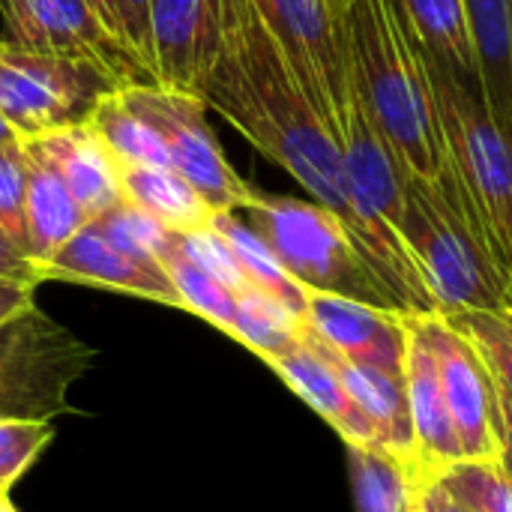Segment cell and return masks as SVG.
Returning <instances> with one entry per match:
<instances>
[{"instance_id": "4dcf8cb0", "label": "cell", "mask_w": 512, "mask_h": 512, "mask_svg": "<svg viewBox=\"0 0 512 512\" xmlns=\"http://www.w3.org/2000/svg\"><path fill=\"white\" fill-rule=\"evenodd\" d=\"M51 438V420H0V495L9 498L12 486L33 468Z\"/></svg>"}, {"instance_id": "277c9868", "label": "cell", "mask_w": 512, "mask_h": 512, "mask_svg": "<svg viewBox=\"0 0 512 512\" xmlns=\"http://www.w3.org/2000/svg\"><path fill=\"white\" fill-rule=\"evenodd\" d=\"M420 54L432 81L447 162L468 192L498 261L512 276V138L495 120L483 87L465 84L423 48Z\"/></svg>"}, {"instance_id": "ac0fdd59", "label": "cell", "mask_w": 512, "mask_h": 512, "mask_svg": "<svg viewBox=\"0 0 512 512\" xmlns=\"http://www.w3.org/2000/svg\"><path fill=\"white\" fill-rule=\"evenodd\" d=\"M312 411H318L342 438L345 444H366L381 447L375 426L369 417L357 408V402L348 396L342 378L336 375L333 363L324 357V351L315 345L309 327L303 330V342L267 363Z\"/></svg>"}, {"instance_id": "9a60e30c", "label": "cell", "mask_w": 512, "mask_h": 512, "mask_svg": "<svg viewBox=\"0 0 512 512\" xmlns=\"http://www.w3.org/2000/svg\"><path fill=\"white\" fill-rule=\"evenodd\" d=\"M408 360H405V381H408V408L411 426L417 441V477L423 486L438 483L450 465L462 462V444L444 399V387L438 378L435 354L426 336L417 330L414 318H408Z\"/></svg>"}, {"instance_id": "cb8c5ba5", "label": "cell", "mask_w": 512, "mask_h": 512, "mask_svg": "<svg viewBox=\"0 0 512 512\" xmlns=\"http://www.w3.org/2000/svg\"><path fill=\"white\" fill-rule=\"evenodd\" d=\"M237 210H219L210 222V228L228 243V249L234 252L249 288L270 294L273 300L285 303L291 312H297L300 318H306V306H309V291L282 267V261L276 258V252L267 246V240L246 222H240L234 216Z\"/></svg>"}, {"instance_id": "3957f363", "label": "cell", "mask_w": 512, "mask_h": 512, "mask_svg": "<svg viewBox=\"0 0 512 512\" xmlns=\"http://www.w3.org/2000/svg\"><path fill=\"white\" fill-rule=\"evenodd\" d=\"M399 237L414 255L441 315L510 309L512 276L450 162L435 177L408 174Z\"/></svg>"}, {"instance_id": "1f68e13d", "label": "cell", "mask_w": 512, "mask_h": 512, "mask_svg": "<svg viewBox=\"0 0 512 512\" xmlns=\"http://www.w3.org/2000/svg\"><path fill=\"white\" fill-rule=\"evenodd\" d=\"M30 177V153L24 138L0 147V228L27 252V228H24V195Z\"/></svg>"}, {"instance_id": "60d3db41", "label": "cell", "mask_w": 512, "mask_h": 512, "mask_svg": "<svg viewBox=\"0 0 512 512\" xmlns=\"http://www.w3.org/2000/svg\"><path fill=\"white\" fill-rule=\"evenodd\" d=\"M354 0H327V6L333 9V12H339V15H345V9L351 6Z\"/></svg>"}, {"instance_id": "4fadbf2b", "label": "cell", "mask_w": 512, "mask_h": 512, "mask_svg": "<svg viewBox=\"0 0 512 512\" xmlns=\"http://www.w3.org/2000/svg\"><path fill=\"white\" fill-rule=\"evenodd\" d=\"M306 324L336 354L354 363L378 366L387 372H405L411 342L408 315L345 300L336 294H309Z\"/></svg>"}, {"instance_id": "52a82bcc", "label": "cell", "mask_w": 512, "mask_h": 512, "mask_svg": "<svg viewBox=\"0 0 512 512\" xmlns=\"http://www.w3.org/2000/svg\"><path fill=\"white\" fill-rule=\"evenodd\" d=\"M96 363L72 330L30 306L0 327V420H57L69 393Z\"/></svg>"}, {"instance_id": "74e56055", "label": "cell", "mask_w": 512, "mask_h": 512, "mask_svg": "<svg viewBox=\"0 0 512 512\" xmlns=\"http://www.w3.org/2000/svg\"><path fill=\"white\" fill-rule=\"evenodd\" d=\"M420 512H474L471 507H465L459 498H453L441 483H432L423 498H420Z\"/></svg>"}, {"instance_id": "ab89813d", "label": "cell", "mask_w": 512, "mask_h": 512, "mask_svg": "<svg viewBox=\"0 0 512 512\" xmlns=\"http://www.w3.org/2000/svg\"><path fill=\"white\" fill-rule=\"evenodd\" d=\"M18 138H21V135H18V129H15V126L0 114V147H3V144H9V141H18Z\"/></svg>"}, {"instance_id": "d6986e66", "label": "cell", "mask_w": 512, "mask_h": 512, "mask_svg": "<svg viewBox=\"0 0 512 512\" xmlns=\"http://www.w3.org/2000/svg\"><path fill=\"white\" fill-rule=\"evenodd\" d=\"M27 147V144H24ZM30 153V150H27ZM87 213L78 207L60 174L30 153V177L24 195V228H27V255L42 267L87 225Z\"/></svg>"}, {"instance_id": "5b68a950", "label": "cell", "mask_w": 512, "mask_h": 512, "mask_svg": "<svg viewBox=\"0 0 512 512\" xmlns=\"http://www.w3.org/2000/svg\"><path fill=\"white\" fill-rule=\"evenodd\" d=\"M243 210L249 213V225L309 294H336L399 312L390 291L357 249L348 225L330 207L252 192Z\"/></svg>"}, {"instance_id": "d6a6232c", "label": "cell", "mask_w": 512, "mask_h": 512, "mask_svg": "<svg viewBox=\"0 0 512 512\" xmlns=\"http://www.w3.org/2000/svg\"><path fill=\"white\" fill-rule=\"evenodd\" d=\"M177 246L180 252L195 261L201 270H207L210 276H216L222 285H228L234 294L246 291L249 282L234 258V252L228 249V243L213 231V228H198V231H183L177 234Z\"/></svg>"}, {"instance_id": "ffe728a7", "label": "cell", "mask_w": 512, "mask_h": 512, "mask_svg": "<svg viewBox=\"0 0 512 512\" xmlns=\"http://www.w3.org/2000/svg\"><path fill=\"white\" fill-rule=\"evenodd\" d=\"M486 102L512 138V0H462Z\"/></svg>"}, {"instance_id": "2e32d148", "label": "cell", "mask_w": 512, "mask_h": 512, "mask_svg": "<svg viewBox=\"0 0 512 512\" xmlns=\"http://www.w3.org/2000/svg\"><path fill=\"white\" fill-rule=\"evenodd\" d=\"M24 144L30 153L45 159L60 174V180L66 183V189L72 192V198L78 201L90 222L108 213L114 204H120L123 195L117 162L111 159L108 147L102 144L90 123L24 135Z\"/></svg>"}, {"instance_id": "44dd1931", "label": "cell", "mask_w": 512, "mask_h": 512, "mask_svg": "<svg viewBox=\"0 0 512 512\" xmlns=\"http://www.w3.org/2000/svg\"><path fill=\"white\" fill-rule=\"evenodd\" d=\"M120 174V195L132 207L144 210L156 222H162L168 231H198L210 228L213 210L207 198L183 180L174 168H156V165H129L117 168Z\"/></svg>"}, {"instance_id": "b9f144b4", "label": "cell", "mask_w": 512, "mask_h": 512, "mask_svg": "<svg viewBox=\"0 0 512 512\" xmlns=\"http://www.w3.org/2000/svg\"><path fill=\"white\" fill-rule=\"evenodd\" d=\"M0 512H15V507L9 504V498H6V495H0Z\"/></svg>"}, {"instance_id": "f546056e", "label": "cell", "mask_w": 512, "mask_h": 512, "mask_svg": "<svg viewBox=\"0 0 512 512\" xmlns=\"http://www.w3.org/2000/svg\"><path fill=\"white\" fill-rule=\"evenodd\" d=\"M93 225H99L102 234L120 249L141 255V258H153V261H159L174 240V231H168L162 222H156L153 216H147L144 210L132 207L123 198L108 213L93 219Z\"/></svg>"}, {"instance_id": "8fae6325", "label": "cell", "mask_w": 512, "mask_h": 512, "mask_svg": "<svg viewBox=\"0 0 512 512\" xmlns=\"http://www.w3.org/2000/svg\"><path fill=\"white\" fill-rule=\"evenodd\" d=\"M12 42L33 51L93 57L126 84H159L156 75L96 18L87 0H0Z\"/></svg>"}, {"instance_id": "83f0119b", "label": "cell", "mask_w": 512, "mask_h": 512, "mask_svg": "<svg viewBox=\"0 0 512 512\" xmlns=\"http://www.w3.org/2000/svg\"><path fill=\"white\" fill-rule=\"evenodd\" d=\"M444 318L477 348L498 390L512 396V309H468Z\"/></svg>"}, {"instance_id": "f1b7e54d", "label": "cell", "mask_w": 512, "mask_h": 512, "mask_svg": "<svg viewBox=\"0 0 512 512\" xmlns=\"http://www.w3.org/2000/svg\"><path fill=\"white\" fill-rule=\"evenodd\" d=\"M438 483L474 512H512V480L498 459H462Z\"/></svg>"}, {"instance_id": "d4e9b609", "label": "cell", "mask_w": 512, "mask_h": 512, "mask_svg": "<svg viewBox=\"0 0 512 512\" xmlns=\"http://www.w3.org/2000/svg\"><path fill=\"white\" fill-rule=\"evenodd\" d=\"M303 330H306V318H300L270 294L246 288L237 294V312L228 336L246 345L264 363H270L273 357L294 351L303 342Z\"/></svg>"}, {"instance_id": "836d02e7", "label": "cell", "mask_w": 512, "mask_h": 512, "mask_svg": "<svg viewBox=\"0 0 512 512\" xmlns=\"http://www.w3.org/2000/svg\"><path fill=\"white\" fill-rule=\"evenodd\" d=\"M120 27L123 45L156 75L153 69V0H108Z\"/></svg>"}, {"instance_id": "f35d334b", "label": "cell", "mask_w": 512, "mask_h": 512, "mask_svg": "<svg viewBox=\"0 0 512 512\" xmlns=\"http://www.w3.org/2000/svg\"><path fill=\"white\" fill-rule=\"evenodd\" d=\"M87 6H90V9L96 12V18L120 39V27H117V18H114V12H111V3H108V0H87ZM120 42H123V39H120Z\"/></svg>"}, {"instance_id": "8992f818", "label": "cell", "mask_w": 512, "mask_h": 512, "mask_svg": "<svg viewBox=\"0 0 512 512\" xmlns=\"http://www.w3.org/2000/svg\"><path fill=\"white\" fill-rule=\"evenodd\" d=\"M120 87L126 81L102 60L0 42V114L21 138L87 123L93 108Z\"/></svg>"}, {"instance_id": "ba28073f", "label": "cell", "mask_w": 512, "mask_h": 512, "mask_svg": "<svg viewBox=\"0 0 512 512\" xmlns=\"http://www.w3.org/2000/svg\"><path fill=\"white\" fill-rule=\"evenodd\" d=\"M123 102L162 138L171 168L189 180L213 210H243L252 186L231 168L216 132L207 123L201 96L162 84H126Z\"/></svg>"}, {"instance_id": "4316f807", "label": "cell", "mask_w": 512, "mask_h": 512, "mask_svg": "<svg viewBox=\"0 0 512 512\" xmlns=\"http://www.w3.org/2000/svg\"><path fill=\"white\" fill-rule=\"evenodd\" d=\"M159 264L168 273V279L174 282L186 312L204 318L207 324L219 327L222 333H231L234 312H237V294L180 252L177 231H174V240H171L168 252L159 258Z\"/></svg>"}, {"instance_id": "603a6c76", "label": "cell", "mask_w": 512, "mask_h": 512, "mask_svg": "<svg viewBox=\"0 0 512 512\" xmlns=\"http://www.w3.org/2000/svg\"><path fill=\"white\" fill-rule=\"evenodd\" d=\"M354 501L360 512H420L429 486L393 453L366 444H348Z\"/></svg>"}, {"instance_id": "30bf717a", "label": "cell", "mask_w": 512, "mask_h": 512, "mask_svg": "<svg viewBox=\"0 0 512 512\" xmlns=\"http://www.w3.org/2000/svg\"><path fill=\"white\" fill-rule=\"evenodd\" d=\"M426 336L465 459H498V384L477 348L444 318H414Z\"/></svg>"}, {"instance_id": "7a4b0ae2", "label": "cell", "mask_w": 512, "mask_h": 512, "mask_svg": "<svg viewBox=\"0 0 512 512\" xmlns=\"http://www.w3.org/2000/svg\"><path fill=\"white\" fill-rule=\"evenodd\" d=\"M351 90L414 174L435 177L447 147L417 36L396 0H354L345 9Z\"/></svg>"}, {"instance_id": "9c48e42d", "label": "cell", "mask_w": 512, "mask_h": 512, "mask_svg": "<svg viewBox=\"0 0 512 512\" xmlns=\"http://www.w3.org/2000/svg\"><path fill=\"white\" fill-rule=\"evenodd\" d=\"M255 9L282 48L309 105L339 141L351 96L345 15L333 12L327 0H255Z\"/></svg>"}, {"instance_id": "e0dca14e", "label": "cell", "mask_w": 512, "mask_h": 512, "mask_svg": "<svg viewBox=\"0 0 512 512\" xmlns=\"http://www.w3.org/2000/svg\"><path fill=\"white\" fill-rule=\"evenodd\" d=\"M312 339L324 351V357L333 363V369L342 378L348 396L357 402V408L375 426L381 450L393 453L396 459H402L417 474V441H414V426H411L405 372H387V369H378V366L354 363V360L336 354L318 333H312Z\"/></svg>"}, {"instance_id": "7c38bea8", "label": "cell", "mask_w": 512, "mask_h": 512, "mask_svg": "<svg viewBox=\"0 0 512 512\" xmlns=\"http://www.w3.org/2000/svg\"><path fill=\"white\" fill-rule=\"evenodd\" d=\"M75 282V285H93L108 288L120 294H132L141 300H153L162 306L183 309L180 294L159 261L132 255L111 243L99 225L87 222L45 267L42 282Z\"/></svg>"}, {"instance_id": "d590c367", "label": "cell", "mask_w": 512, "mask_h": 512, "mask_svg": "<svg viewBox=\"0 0 512 512\" xmlns=\"http://www.w3.org/2000/svg\"><path fill=\"white\" fill-rule=\"evenodd\" d=\"M33 294H36V285L0 276V327L18 318L21 312H27L30 306H36Z\"/></svg>"}, {"instance_id": "484cf974", "label": "cell", "mask_w": 512, "mask_h": 512, "mask_svg": "<svg viewBox=\"0 0 512 512\" xmlns=\"http://www.w3.org/2000/svg\"><path fill=\"white\" fill-rule=\"evenodd\" d=\"M87 123L102 138V144L108 147L117 168H129V165L171 168V159H168V150H165L162 138L123 102L120 90L105 96L93 108Z\"/></svg>"}, {"instance_id": "8d00e7d4", "label": "cell", "mask_w": 512, "mask_h": 512, "mask_svg": "<svg viewBox=\"0 0 512 512\" xmlns=\"http://www.w3.org/2000/svg\"><path fill=\"white\" fill-rule=\"evenodd\" d=\"M498 462L512 480V396L498 390Z\"/></svg>"}, {"instance_id": "6da1fadb", "label": "cell", "mask_w": 512, "mask_h": 512, "mask_svg": "<svg viewBox=\"0 0 512 512\" xmlns=\"http://www.w3.org/2000/svg\"><path fill=\"white\" fill-rule=\"evenodd\" d=\"M198 96L312 192V201L330 207L363 252L342 147L300 90L255 0H219V51Z\"/></svg>"}, {"instance_id": "e575fe53", "label": "cell", "mask_w": 512, "mask_h": 512, "mask_svg": "<svg viewBox=\"0 0 512 512\" xmlns=\"http://www.w3.org/2000/svg\"><path fill=\"white\" fill-rule=\"evenodd\" d=\"M0 276L3 279H18V282H30L39 285L42 273L36 267V261L0 228Z\"/></svg>"}, {"instance_id": "5bb4252c", "label": "cell", "mask_w": 512, "mask_h": 512, "mask_svg": "<svg viewBox=\"0 0 512 512\" xmlns=\"http://www.w3.org/2000/svg\"><path fill=\"white\" fill-rule=\"evenodd\" d=\"M219 51V0H153V69L171 90L198 96Z\"/></svg>"}, {"instance_id": "7402d4cb", "label": "cell", "mask_w": 512, "mask_h": 512, "mask_svg": "<svg viewBox=\"0 0 512 512\" xmlns=\"http://www.w3.org/2000/svg\"><path fill=\"white\" fill-rule=\"evenodd\" d=\"M396 3L408 18L420 48L429 57L441 60L465 84L483 87L462 0H396Z\"/></svg>"}]
</instances>
